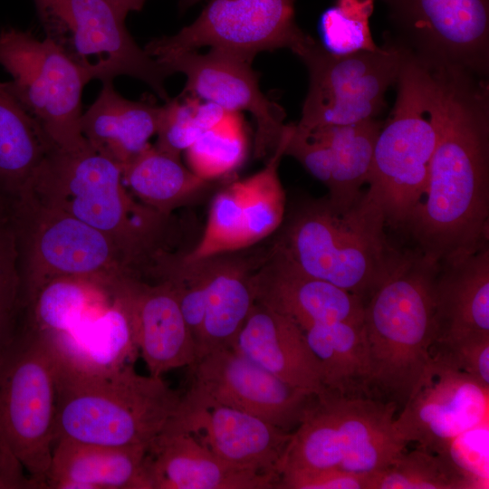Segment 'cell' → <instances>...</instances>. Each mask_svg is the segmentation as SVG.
I'll return each mask as SVG.
<instances>
[{"label":"cell","mask_w":489,"mask_h":489,"mask_svg":"<svg viewBox=\"0 0 489 489\" xmlns=\"http://www.w3.org/2000/svg\"><path fill=\"white\" fill-rule=\"evenodd\" d=\"M429 67L436 141L427 192L405 228L441 266L489 244V90L464 69Z\"/></svg>","instance_id":"1"},{"label":"cell","mask_w":489,"mask_h":489,"mask_svg":"<svg viewBox=\"0 0 489 489\" xmlns=\"http://www.w3.org/2000/svg\"><path fill=\"white\" fill-rule=\"evenodd\" d=\"M24 197L112 237L124 252L130 273L146 272L178 238L173 214L137 201L125 187L121 168L86 140L71 149L54 146Z\"/></svg>","instance_id":"2"},{"label":"cell","mask_w":489,"mask_h":489,"mask_svg":"<svg viewBox=\"0 0 489 489\" xmlns=\"http://www.w3.org/2000/svg\"><path fill=\"white\" fill-rule=\"evenodd\" d=\"M381 207L369 192L351 203L324 197L293 209L275 244L305 273L366 303L405 260L393 245Z\"/></svg>","instance_id":"3"},{"label":"cell","mask_w":489,"mask_h":489,"mask_svg":"<svg viewBox=\"0 0 489 489\" xmlns=\"http://www.w3.org/2000/svg\"><path fill=\"white\" fill-rule=\"evenodd\" d=\"M439 265L414 249L364 306L362 340L368 398L401 410L436 340Z\"/></svg>","instance_id":"4"},{"label":"cell","mask_w":489,"mask_h":489,"mask_svg":"<svg viewBox=\"0 0 489 489\" xmlns=\"http://www.w3.org/2000/svg\"><path fill=\"white\" fill-rule=\"evenodd\" d=\"M56 364L53 444L149 446L181 404V393L161 377L139 374L134 364L100 371Z\"/></svg>","instance_id":"5"},{"label":"cell","mask_w":489,"mask_h":489,"mask_svg":"<svg viewBox=\"0 0 489 489\" xmlns=\"http://www.w3.org/2000/svg\"><path fill=\"white\" fill-rule=\"evenodd\" d=\"M396 83L398 95L376 139L367 191L388 227L407 225L427 192L436 141L430 67L408 53Z\"/></svg>","instance_id":"6"},{"label":"cell","mask_w":489,"mask_h":489,"mask_svg":"<svg viewBox=\"0 0 489 489\" xmlns=\"http://www.w3.org/2000/svg\"><path fill=\"white\" fill-rule=\"evenodd\" d=\"M14 208L24 304L41 286L57 278H82L113 286L129 274L124 252L107 234L28 197Z\"/></svg>","instance_id":"7"},{"label":"cell","mask_w":489,"mask_h":489,"mask_svg":"<svg viewBox=\"0 0 489 489\" xmlns=\"http://www.w3.org/2000/svg\"><path fill=\"white\" fill-rule=\"evenodd\" d=\"M408 50L389 40L373 51L333 54L312 36L296 54L309 72V90L296 128L303 131L375 119L386 106Z\"/></svg>","instance_id":"8"},{"label":"cell","mask_w":489,"mask_h":489,"mask_svg":"<svg viewBox=\"0 0 489 489\" xmlns=\"http://www.w3.org/2000/svg\"><path fill=\"white\" fill-rule=\"evenodd\" d=\"M56 368L48 337L24 326L0 364V427L39 489L54 441Z\"/></svg>","instance_id":"9"},{"label":"cell","mask_w":489,"mask_h":489,"mask_svg":"<svg viewBox=\"0 0 489 489\" xmlns=\"http://www.w3.org/2000/svg\"><path fill=\"white\" fill-rule=\"evenodd\" d=\"M46 37L85 72L89 82L130 76L147 83L165 102L171 74L128 32L123 18L105 0H34Z\"/></svg>","instance_id":"10"},{"label":"cell","mask_w":489,"mask_h":489,"mask_svg":"<svg viewBox=\"0 0 489 489\" xmlns=\"http://www.w3.org/2000/svg\"><path fill=\"white\" fill-rule=\"evenodd\" d=\"M0 65L12 75L9 88L59 148L85 142L80 129L84 71L54 41L29 31H0Z\"/></svg>","instance_id":"11"},{"label":"cell","mask_w":489,"mask_h":489,"mask_svg":"<svg viewBox=\"0 0 489 489\" xmlns=\"http://www.w3.org/2000/svg\"><path fill=\"white\" fill-rule=\"evenodd\" d=\"M309 37L295 23L294 0H209L193 23L144 49L155 60L207 46L253 61L280 48L296 54Z\"/></svg>","instance_id":"12"},{"label":"cell","mask_w":489,"mask_h":489,"mask_svg":"<svg viewBox=\"0 0 489 489\" xmlns=\"http://www.w3.org/2000/svg\"><path fill=\"white\" fill-rule=\"evenodd\" d=\"M397 39L431 65L453 66L485 78L489 0H383Z\"/></svg>","instance_id":"13"},{"label":"cell","mask_w":489,"mask_h":489,"mask_svg":"<svg viewBox=\"0 0 489 489\" xmlns=\"http://www.w3.org/2000/svg\"><path fill=\"white\" fill-rule=\"evenodd\" d=\"M190 368L188 398L240 410L288 432L300 425L316 398L234 348L211 351Z\"/></svg>","instance_id":"14"},{"label":"cell","mask_w":489,"mask_h":489,"mask_svg":"<svg viewBox=\"0 0 489 489\" xmlns=\"http://www.w3.org/2000/svg\"><path fill=\"white\" fill-rule=\"evenodd\" d=\"M158 62L170 74L180 72L186 78L181 93L213 102L226 111L249 112L256 125L254 155L262 159L278 146L287 124L285 112L261 91L252 60L210 49L168 55Z\"/></svg>","instance_id":"15"},{"label":"cell","mask_w":489,"mask_h":489,"mask_svg":"<svg viewBox=\"0 0 489 489\" xmlns=\"http://www.w3.org/2000/svg\"><path fill=\"white\" fill-rule=\"evenodd\" d=\"M489 419V388L430 350V359L394 420L405 443L428 451Z\"/></svg>","instance_id":"16"},{"label":"cell","mask_w":489,"mask_h":489,"mask_svg":"<svg viewBox=\"0 0 489 489\" xmlns=\"http://www.w3.org/2000/svg\"><path fill=\"white\" fill-rule=\"evenodd\" d=\"M172 422L226 465L271 477L278 484L292 438L288 431L240 410L197 401L185 394Z\"/></svg>","instance_id":"17"},{"label":"cell","mask_w":489,"mask_h":489,"mask_svg":"<svg viewBox=\"0 0 489 489\" xmlns=\"http://www.w3.org/2000/svg\"><path fill=\"white\" fill-rule=\"evenodd\" d=\"M255 302L293 321L303 331L313 325L363 323L364 301L302 271L276 244L252 276Z\"/></svg>","instance_id":"18"},{"label":"cell","mask_w":489,"mask_h":489,"mask_svg":"<svg viewBox=\"0 0 489 489\" xmlns=\"http://www.w3.org/2000/svg\"><path fill=\"white\" fill-rule=\"evenodd\" d=\"M116 290L129 312L139 352L149 375L161 377L197 361V344L169 282L127 275Z\"/></svg>","instance_id":"19"},{"label":"cell","mask_w":489,"mask_h":489,"mask_svg":"<svg viewBox=\"0 0 489 489\" xmlns=\"http://www.w3.org/2000/svg\"><path fill=\"white\" fill-rule=\"evenodd\" d=\"M145 465L150 489H271L277 484L226 465L172 421L149 445Z\"/></svg>","instance_id":"20"},{"label":"cell","mask_w":489,"mask_h":489,"mask_svg":"<svg viewBox=\"0 0 489 489\" xmlns=\"http://www.w3.org/2000/svg\"><path fill=\"white\" fill-rule=\"evenodd\" d=\"M246 249L198 260L206 276L207 304L197 360L211 351L234 348L255 303L252 276L270 246Z\"/></svg>","instance_id":"21"},{"label":"cell","mask_w":489,"mask_h":489,"mask_svg":"<svg viewBox=\"0 0 489 489\" xmlns=\"http://www.w3.org/2000/svg\"><path fill=\"white\" fill-rule=\"evenodd\" d=\"M284 382L316 396L325 389L304 331L288 317L255 302L234 346Z\"/></svg>","instance_id":"22"},{"label":"cell","mask_w":489,"mask_h":489,"mask_svg":"<svg viewBox=\"0 0 489 489\" xmlns=\"http://www.w3.org/2000/svg\"><path fill=\"white\" fill-rule=\"evenodd\" d=\"M149 446L57 439L45 489H150L145 465Z\"/></svg>","instance_id":"23"},{"label":"cell","mask_w":489,"mask_h":489,"mask_svg":"<svg viewBox=\"0 0 489 489\" xmlns=\"http://www.w3.org/2000/svg\"><path fill=\"white\" fill-rule=\"evenodd\" d=\"M45 335L60 363L83 370L134 364L139 353L129 312L117 291L69 331Z\"/></svg>","instance_id":"24"},{"label":"cell","mask_w":489,"mask_h":489,"mask_svg":"<svg viewBox=\"0 0 489 489\" xmlns=\"http://www.w3.org/2000/svg\"><path fill=\"white\" fill-rule=\"evenodd\" d=\"M435 306L433 345L489 334V244L439 266Z\"/></svg>","instance_id":"25"},{"label":"cell","mask_w":489,"mask_h":489,"mask_svg":"<svg viewBox=\"0 0 489 489\" xmlns=\"http://www.w3.org/2000/svg\"><path fill=\"white\" fill-rule=\"evenodd\" d=\"M112 82H102L97 99L82 114L80 129L91 147L123 170L150 145L161 106L150 100H128L115 90Z\"/></svg>","instance_id":"26"},{"label":"cell","mask_w":489,"mask_h":489,"mask_svg":"<svg viewBox=\"0 0 489 489\" xmlns=\"http://www.w3.org/2000/svg\"><path fill=\"white\" fill-rule=\"evenodd\" d=\"M333 397L342 460L340 469L375 474L391 465L405 450L394 427L393 404L360 397Z\"/></svg>","instance_id":"27"},{"label":"cell","mask_w":489,"mask_h":489,"mask_svg":"<svg viewBox=\"0 0 489 489\" xmlns=\"http://www.w3.org/2000/svg\"><path fill=\"white\" fill-rule=\"evenodd\" d=\"M54 146L8 82H0V200L18 204Z\"/></svg>","instance_id":"28"},{"label":"cell","mask_w":489,"mask_h":489,"mask_svg":"<svg viewBox=\"0 0 489 489\" xmlns=\"http://www.w3.org/2000/svg\"><path fill=\"white\" fill-rule=\"evenodd\" d=\"M132 195L157 211L171 215L196 200L211 186L187 168L178 157L149 145L123 170Z\"/></svg>","instance_id":"29"},{"label":"cell","mask_w":489,"mask_h":489,"mask_svg":"<svg viewBox=\"0 0 489 489\" xmlns=\"http://www.w3.org/2000/svg\"><path fill=\"white\" fill-rule=\"evenodd\" d=\"M304 334L320 363L325 391L344 398L367 397L362 324H316Z\"/></svg>","instance_id":"30"},{"label":"cell","mask_w":489,"mask_h":489,"mask_svg":"<svg viewBox=\"0 0 489 489\" xmlns=\"http://www.w3.org/2000/svg\"><path fill=\"white\" fill-rule=\"evenodd\" d=\"M113 295V287L95 281L52 280L25 300L23 326L43 334L67 331Z\"/></svg>","instance_id":"31"},{"label":"cell","mask_w":489,"mask_h":489,"mask_svg":"<svg viewBox=\"0 0 489 489\" xmlns=\"http://www.w3.org/2000/svg\"><path fill=\"white\" fill-rule=\"evenodd\" d=\"M381 127L376 119H369L312 130L331 149L332 171L327 186L330 199L349 204L361 194V187L369 179L374 147Z\"/></svg>","instance_id":"32"},{"label":"cell","mask_w":489,"mask_h":489,"mask_svg":"<svg viewBox=\"0 0 489 489\" xmlns=\"http://www.w3.org/2000/svg\"><path fill=\"white\" fill-rule=\"evenodd\" d=\"M287 124L276 149L266 165L244 178V198L238 250L253 247L274 233L283 224L285 213V192L278 168L292 130Z\"/></svg>","instance_id":"33"},{"label":"cell","mask_w":489,"mask_h":489,"mask_svg":"<svg viewBox=\"0 0 489 489\" xmlns=\"http://www.w3.org/2000/svg\"><path fill=\"white\" fill-rule=\"evenodd\" d=\"M248 151V137L241 112L226 111L184 152L188 168L213 181L235 171Z\"/></svg>","instance_id":"34"},{"label":"cell","mask_w":489,"mask_h":489,"mask_svg":"<svg viewBox=\"0 0 489 489\" xmlns=\"http://www.w3.org/2000/svg\"><path fill=\"white\" fill-rule=\"evenodd\" d=\"M22 255L14 206L0 200V354L14 340L23 318Z\"/></svg>","instance_id":"35"},{"label":"cell","mask_w":489,"mask_h":489,"mask_svg":"<svg viewBox=\"0 0 489 489\" xmlns=\"http://www.w3.org/2000/svg\"><path fill=\"white\" fill-rule=\"evenodd\" d=\"M222 107L181 93L161 106L156 148L180 158L202 134L225 114Z\"/></svg>","instance_id":"36"},{"label":"cell","mask_w":489,"mask_h":489,"mask_svg":"<svg viewBox=\"0 0 489 489\" xmlns=\"http://www.w3.org/2000/svg\"><path fill=\"white\" fill-rule=\"evenodd\" d=\"M244 190V181L241 179L215 196L201 237L182 258L184 262L238 251Z\"/></svg>","instance_id":"37"},{"label":"cell","mask_w":489,"mask_h":489,"mask_svg":"<svg viewBox=\"0 0 489 489\" xmlns=\"http://www.w3.org/2000/svg\"><path fill=\"white\" fill-rule=\"evenodd\" d=\"M371 489H465V485L438 455L419 447L403 452L375 473Z\"/></svg>","instance_id":"38"},{"label":"cell","mask_w":489,"mask_h":489,"mask_svg":"<svg viewBox=\"0 0 489 489\" xmlns=\"http://www.w3.org/2000/svg\"><path fill=\"white\" fill-rule=\"evenodd\" d=\"M373 6L374 0H337L321 18L323 48L337 55L376 50L369 28Z\"/></svg>","instance_id":"39"},{"label":"cell","mask_w":489,"mask_h":489,"mask_svg":"<svg viewBox=\"0 0 489 489\" xmlns=\"http://www.w3.org/2000/svg\"><path fill=\"white\" fill-rule=\"evenodd\" d=\"M430 452L438 455L461 478L465 489L489 488V419Z\"/></svg>","instance_id":"40"},{"label":"cell","mask_w":489,"mask_h":489,"mask_svg":"<svg viewBox=\"0 0 489 489\" xmlns=\"http://www.w3.org/2000/svg\"><path fill=\"white\" fill-rule=\"evenodd\" d=\"M432 350L445 356L455 367L489 388V334L465 337L449 343L434 344Z\"/></svg>","instance_id":"41"},{"label":"cell","mask_w":489,"mask_h":489,"mask_svg":"<svg viewBox=\"0 0 489 489\" xmlns=\"http://www.w3.org/2000/svg\"><path fill=\"white\" fill-rule=\"evenodd\" d=\"M374 474H356L339 468L282 476L281 489H371Z\"/></svg>","instance_id":"42"},{"label":"cell","mask_w":489,"mask_h":489,"mask_svg":"<svg viewBox=\"0 0 489 489\" xmlns=\"http://www.w3.org/2000/svg\"><path fill=\"white\" fill-rule=\"evenodd\" d=\"M0 489H39L13 452L1 427Z\"/></svg>","instance_id":"43"},{"label":"cell","mask_w":489,"mask_h":489,"mask_svg":"<svg viewBox=\"0 0 489 489\" xmlns=\"http://www.w3.org/2000/svg\"><path fill=\"white\" fill-rule=\"evenodd\" d=\"M108 2L123 18H126L129 12H138L143 8L147 0H105Z\"/></svg>","instance_id":"44"},{"label":"cell","mask_w":489,"mask_h":489,"mask_svg":"<svg viewBox=\"0 0 489 489\" xmlns=\"http://www.w3.org/2000/svg\"><path fill=\"white\" fill-rule=\"evenodd\" d=\"M199 0H179L180 10H184L192 5H195Z\"/></svg>","instance_id":"45"}]
</instances>
